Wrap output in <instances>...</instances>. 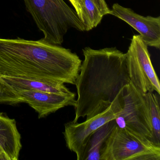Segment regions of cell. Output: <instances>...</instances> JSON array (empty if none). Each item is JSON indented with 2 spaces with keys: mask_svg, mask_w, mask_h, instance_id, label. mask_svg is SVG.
<instances>
[{
  "mask_svg": "<svg viewBox=\"0 0 160 160\" xmlns=\"http://www.w3.org/2000/svg\"><path fill=\"white\" fill-rule=\"evenodd\" d=\"M84 59L75 85L78 98L75 117L86 120L102 113L112 103L121 101L124 88L130 84L126 54L116 48L83 49Z\"/></svg>",
  "mask_w": 160,
  "mask_h": 160,
  "instance_id": "obj_1",
  "label": "cell"
},
{
  "mask_svg": "<svg viewBox=\"0 0 160 160\" xmlns=\"http://www.w3.org/2000/svg\"><path fill=\"white\" fill-rule=\"evenodd\" d=\"M82 61L76 53L41 39L0 38V76L75 84Z\"/></svg>",
  "mask_w": 160,
  "mask_h": 160,
  "instance_id": "obj_2",
  "label": "cell"
},
{
  "mask_svg": "<svg viewBox=\"0 0 160 160\" xmlns=\"http://www.w3.org/2000/svg\"><path fill=\"white\" fill-rule=\"evenodd\" d=\"M45 42L61 45L70 29L84 32L85 27L76 12L63 0H24Z\"/></svg>",
  "mask_w": 160,
  "mask_h": 160,
  "instance_id": "obj_3",
  "label": "cell"
},
{
  "mask_svg": "<svg viewBox=\"0 0 160 160\" xmlns=\"http://www.w3.org/2000/svg\"><path fill=\"white\" fill-rule=\"evenodd\" d=\"M122 103L121 110L115 119L116 126L157 146L152 135L144 95L131 82L122 91Z\"/></svg>",
  "mask_w": 160,
  "mask_h": 160,
  "instance_id": "obj_4",
  "label": "cell"
},
{
  "mask_svg": "<svg viewBox=\"0 0 160 160\" xmlns=\"http://www.w3.org/2000/svg\"><path fill=\"white\" fill-rule=\"evenodd\" d=\"M160 147L115 127L103 145L101 160H160Z\"/></svg>",
  "mask_w": 160,
  "mask_h": 160,
  "instance_id": "obj_5",
  "label": "cell"
},
{
  "mask_svg": "<svg viewBox=\"0 0 160 160\" xmlns=\"http://www.w3.org/2000/svg\"><path fill=\"white\" fill-rule=\"evenodd\" d=\"M126 54L128 74L132 83L143 94H160V83L151 60L148 46L139 35L133 36Z\"/></svg>",
  "mask_w": 160,
  "mask_h": 160,
  "instance_id": "obj_6",
  "label": "cell"
},
{
  "mask_svg": "<svg viewBox=\"0 0 160 160\" xmlns=\"http://www.w3.org/2000/svg\"><path fill=\"white\" fill-rule=\"evenodd\" d=\"M121 101H117L102 113L81 123L70 122L64 125L63 132L66 146L81 160L83 151L91 135L103 125L115 119L121 110Z\"/></svg>",
  "mask_w": 160,
  "mask_h": 160,
  "instance_id": "obj_7",
  "label": "cell"
},
{
  "mask_svg": "<svg viewBox=\"0 0 160 160\" xmlns=\"http://www.w3.org/2000/svg\"><path fill=\"white\" fill-rule=\"evenodd\" d=\"M110 14L123 20L138 32L148 46L160 49V16H143L117 3L113 4Z\"/></svg>",
  "mask_w": 160,
  "mask_h": 160,
  "instance_id": "obj_8",
  "label": "cell"
},
{
  "mask_svg": "<svg viewBox=\"0 0 160 160\" xmlns=\"http://www.w3.org/2000/svg\"><path fill=\"white\" fill-rule=\"evenodd\" d=\"M22 102L28 104L38 113L39 118H44L65 107L75 106L76 94H62L30 90L18 91Z\"/></svg>",
  "mask_w": 160,
  "mask_h": 160,
  "instance_id": "obj_9",
  "label": "cell"
},
{
  "mask_svg": "<svg viewBox=\"0 0 160 160\" xmlns=\"http://www.w3.org/2000/svg\"><path fill=\"white\" fill-rule=\"evenodd\" d=\"M16 122L0 112V160H18L22 148Z\"/></svg>",
  "mask_w": 160,
  "mask_h": 160,
  "instance_id": "obj_10",
  "label": "cell"
},
{
  "mask_svg": "<svg viewBox=\"0 0 160 160\" xmlns=\"http://www.w3.org/2000/svg\"><path fill=\"white\" fill-rule=\"evenodd\" d=\"M1 77L16 91L30 90L62 94H70L72 92L65 86V84L58 81L13 77Z\"/></svg>",
  "mask_w": 160,
  "mask_h": 160,
  "instance_id": "obj_11",
  "label": "cell"
},
{
  "mask_svg": "<svg viewBox=\"0 0 160 160\" xmlns=\"http://www.w3.org/2000/svg\"><path fill=\"white\" fill-rule=\"evenodd\" d=\"M116 126L115 119L112 120L93 132L85 146L81 160H101L102 148Z\"/></svg>",
  "mask_w": 160,
  "mask_h": 160,
  "instance_id": "obj_12",
  "label": "cell"
},
{
  "mask_svg": "<svg viewBox=\"0 0 160 160\" xmlns=\"http://www.w3.org/2000/svg\"><path fill=\"white\" fill-rule=\"evenodd\" d=\"M152 130V135L157 146L160 147V94L148 92L143 94Z\"/></svg>",
  "mask_w": 160,
  "mask_h": 160,
  "instance_id": "obj_13",
  "label": "cell"
},
{
  "mask_svg": "<svg viewBox=\"0 0 160 160\" xmlns=\"http://www.w3.org/2000/svg\"><path fill=\"white\" fill-rule=\"evenodd\" d=\"M79 3L85 31H89L97 27L103 16L93 0H79Z\"/></svg>",
  "mask_w": 160,
  "mask_h": 160,
  "instance_id": "obj_14",
  "label": "cell"
},
{
  "mask_svg": "<svg viewBox=\"0 0 160 160\" xmlns=\"http://www.w3.org/2000/svg\"><path fill=\"white\" fill-rule=\"evenodd\" d=\"M22 102L17 92L12 88L0 76V104L14 105Z\"/></svg>",
  "mask_w": 160,
  "mask_h": 160,
  "instance_id": "obj_15",
  "label": "cell"
},
{
  "mask_svg": "<svg viewBox=\"0 0 160 160\" xmlns=\"http://www.w3.org/2000/svg\"><path fill=\"white\" fill-rule=\"evenodd\" d=\"M103 16L110 14V10L105 0H93Z\"/></svg>",
  "mask_w": 160,
  "mask_h": 160,
  "instance_id": "obj_16",
  "label": "cell"
},
{
  "mask_svg": "<svg viewBox=\"0 0 160 160\" xmlns=\"http://www.w3.org/2000/svg\"><path fill=\"white\" fill-rule=\"evenodd\" d=\"M71 4L72 5L73 7L74 8L75 11L78 14V17L81 20V12L80 10V5H79V0H69Z\"/></svg>",
  "mask_w": 160,
  "mask_h": 160,
  "instance_id": "obj_17",
  "label": "cell"
}]
</instances>
